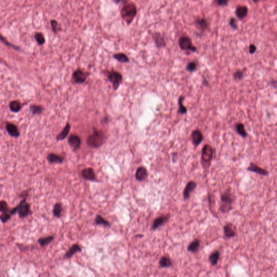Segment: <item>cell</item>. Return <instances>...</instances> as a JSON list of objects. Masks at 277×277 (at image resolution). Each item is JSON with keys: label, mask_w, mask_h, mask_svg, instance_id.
I'll return each mask as SVG.
<instances>
[{"label": "cell", "mask_w": 277, "mask_h": 277, "mask_svg": "<svg viewBox=\"0 0 277 277\" xmlns=\"http://www.w3.org/2000/svg\"><path fill=\"white\" fill-rule=\"evenodd\" d=\"M120 14L122 19L129 25L132 22L137 14V7L132 3H126L121 8Z\"/></svg>", "instance_id": "cell-1"}, {"label": "cell", "mask_w": 277, "mask_h": 277, "mask_svg": "<svg viewBox=\"0 0 277 277\" xmlns=\"http://www.w3.org/2000/svg\"><path fill=\"white\" fill-rule=\"evenodd\" d=\"M105 139L104 133L101 130H95L87 139V145L92 148H98L103 144Z\"/></svg>", "instance_id": "cell-2"}, {"label": "cell", "mask_w": 277, "mask_h": 277, "mask_svg": "<svg viewBox=\"0 0 277 277\" xmlns=\"http://www.w3.org/2000/svg\"><path fill=\"white\" fill-rule=\"evenodd\" d=\"M221 200L220 210L224 213L228 212L231 210L233 202V195L230 191H226L221 195Z\"/></svg>", "instance_id": "cell-3"}, {"label": "cell", "mask_w": 277, "mask_h": 277, "mask_svg": "<svg viewBox=\"0 0 277 277\" xmlns=\"http://www.w3.org/2000/svg\"><path fill=\"white\" fill-rule=\"evenodd\" d=\"M179 47L183 50L190 51L195 53L197 52V47L194 46L192 44V42L191 39L188 36H182L179 39Z\"/></svg>", "instance_id": "cell-4"}, {"label": "cell", "mask_w": 277, "mask_h": 277, "mask_svg": "<svg viewBox=\"0 0 277 277\" xmlns=\"http://www.w3.org/2000/svg\"><path fill=\"white\" fill-rule=\"evenodd\" d=\"M108 77L109 80L113 85V88L115 90H117L122 81L121 74L117 71L113 70L109 72Z\"/></svg>", "instance_id": "cell-5"}, {"label": "cell", "mask_w": 277, "mask_h": 277, "mask_svg": "<svg viewBox=\"0 0 277 277\" xmlns=\"http://www.w3.org/2000/svg\"><path fill=\"white\" fill-rule=\"evenodd\" d=\"M26 199H24L17 206L18 207V215L20 217H24L30 213V205L26 202Z\"/></svg>", "instance_id": "cell-6"}, {"label": "cell", "mask_w": 277, "mask_h": 277, "mask_svg": "<svg viewBox=\"0 0 277 277\" xmlns=\"http://www.w3.org/2000/svg\"><path fill=\"white\" fill-rule=\"evenodd\" d=\"M213 156V149L209 145H205L202 150L201 159L205 163H210Z\"/></svg>", "instance_id": "cell-7"}, {"label": "cell", "mask_w": 277, "mask_h": 277, "mask_svg": "<svg viewBox=\"0 0 277 277\" xmlns=\"http://www.w3.org/2000/svg\"><path fill=\"white\" fill-rule=\"evenodd\" d=\"M72 78L75 83H82L86 80L87 74L82 70L81 69H77L73 72Z\"/></svg>", "instance_id": "cell-8"}, {"label": "cell", "mask_w": 277, "mask_h": 277, "mask_svg": "<svg viewBox=\"0 0 277 277\" xmlns=\"http://www.w3.org/2000/svg\"><path fill=\"white\" fill-rule=\"evenodd\" d=\"M68 143L74 150H78L81 144L80 137L77 135L71 134L68 137Z\"/></svg>", "instance_id": "cell-9"}, {"label": "cell", "mask_w": 277, "mask_h": 277, "mask_svg": "<svg viewBox=\"0 0 277 277\" xmlns=\"http://www.w3.org/2000/svg\"><path fill=\"white\" fill-rule=\"evenodd\" d=\"M152 38L157 48H161L166 46V41L163 36L160 33H153Z\"/></svg>", "instance_id": "cell-10"}, {"label": "cell", "mask_w": 277, "mask_h": 277, "mask_svg": "<svg viewBox=\"0 0 277 277\" xmlns=\"http://www.w3.org/2000/svg\"><path fill=\"white\" fill-rule=\"evenodd\" d=\"M81 176L83 179L89 181H94L95 179V174L92 168L83 169L81 171Z\"/></svg>", "instance_id": "cell-11"}, {"label": "cell", "mask_w": 277, "mask_h": 277, "mask_svg": "<svg viewBox=\"0 0 277 277\" xmlns=\"http://www.w3.org/2000/svg\"><path fill=\"white\" fill-rule=\"evenodd\" d=\"M195 25L200 31H205L208 28V22L206 18H198L195 20Z\"/></svg>", "instance_id": "cell-12"}, {"label": "cell", "mask_w": 277, "mask_h": 277, "mask_svg": "<svg viewBox=\"0 0 277 277\" xmlns=\"http://www.w3.org/2000/svg\"><path fill=\"white\" fill-rule=\"evenodd\" d=\"M192 141L195 146H198L202 142L204 139L202 133L199 130H193L191 134Z\"/></svg>", "instance_id": "cell-13"}, {"label": "cell", "mask_w": 277, "mask_h": 277, "mask_svg": "<svg viewBox=\"0 0 277 277\" xmlns=\"http://www.w3.org/2000/svg\"><path fill=\"white\" fill-rule=\"evenodd\" d=\"M197 187V184L194 181H191L188 182L184 189L183 195L185 199L189 198L190 194L194 191Z\"/></svg>", "instance_id": "cell-14"}, {"label": "cell", "mask_w": 277, "mask_h": 277, "mask_svg": "<svg viewBox=\"0 0 277 277\" xmlns=\"http://www.w3.org/2000/svg\"><path fill=\"white\" fill-rule=\"evenodd\" d=\"M5 128L7 131L8 134L11 135V137H18L20 135V132L18 131V127L16 126L11 123H8L6 124Z\"/></svg>", "instance_id": "cell-15"}, {"label": "cell", "mask_w": 277, "mask_h": 277, "mask_svg": "<svg viewBox=\"0 0 277 277\" xmlns=\"http://www.w3.org/2000/svg\"><path fill=\"white\" fill-rule=\"evenodd\" d=\"M169 215H163V216H161L160 217L156 218L153 221L152 228L154 230L159 228L160 226L163 225V224L167 221V220H169Z\"/></svg>", "instance_id": "cell-16"}, {"label": "cell", "mask_w": 277, "mask_h": 277, "mask_svg": "<svg viewBox=\"0 0 277 277\" xmlns=\"http://www.w3.org/2000/svg\"><path fill=\"white\" fill-rule=\"evenodd\" d=\"M248 171L253 172L254 173H256L257 174H259L260 175L262 176H267L268 175V172L265 170L264 169H262L258 166H257L256 164H254L253 163H251L249 167L247 169Z\"/></svg>", "instance_id": "cell-17"}, {"label": "cell", "mask_w": 277, "mask_h": 277, "mask_svg": "<svg viewBox=\"0 0 277 277\" xmlns=\"http://www.w3.org/2000/svg\"><path fill=\"white\" fill-rule=\"evenodd\" d=\"M224 232L226 237L227 238H232L236 236V228L232 224H228L225 226L224 227Z\"/></svg>", "instance_id": "cell-18"}, {"label": "cell", "mask_w": 277, "mask_h": 277, "mask_svg": "<svg viewBox=\"0 0 277 277\" xmlns=\"http://www.w3.org/2000/svg\"><path fill=\"white\" fill-rule=\"evenodd\" d=\"M147 171L143 167H140L137 169L135 173V178L138 181H143L147 177Z\"/></svg>", "instance_id": "cell-19"}, {"label": "cell", "mask_w": 277, "mask_h": 277, "mask_svg": "<svg viewBox=\"0 0 277 277\" xmlns=\"http://www.w3.org/2000/svg\"><path fill=\"white\" fill-rule=\"evenodd\" d=\"M81 251V248L80 246H79L78 244H74L70 247V249L68 250V251L66 252V253L65 254V257L66 258H70L76 253L80 252Z\"/></svg>", "instance_id": "cell-20"}, {"label": "cell", "mask_w": 277, "mask_h": 277, "mask_svg": "<svg viewBox=\"0 0 277 277\" xmlns=\"http://www.w3.org/2000/svg\"><path fill=\"white\" fill-rule=\"evenodd\" d=\"M47 160L50 163H61L63 161V158L54 153H50L47 156Z\"/></svg>", "instance_id": "cell-21"}, {"label": "cell", "mask_w": 277, "mask_h": 277, "mask_svg": "<svg viewBox=\"0 0 277 277\" xmlns=\"http://www.w3.org/2000/svg\"><path fill=\"white\" fill-rule=\"evenodd\" d=\"M248 9L245 6H239L237 8L236 14L239 19L245 18L247 15Z\"/></svg>", "instance_id": "cell-22"}, {"label": "cell", "mask_w": 277, "mask_h": 277, "mask_svg": "<svg viewBox=\"0 0 277 277\" xmlns=\"http://www.w3.org/2000/svg\"><path fill=\"white\" fill-rule=\"evenodd\" d=\"M70 130V125L69 123L66 125V126L64 127L63 130L57 135L56 139L57 141H61V140H64L66 137H67L68 135L69 134V132Z\"/></svg>", "instance_id": "cell-23"}, {"label": "cell", "mask_w": 277, "mask_h": 277, "mask_svg": "<svg viewBox=\"0 0 277 277\" xmlns=\"http://www.w3.org/2000/svg\"><path fill=\"white\" fill-rule=\"evenodd\" d=\"M219 258H220L219 252L217 251L213 252L211 254V255L209 256V261H210V263L213 266L216 265L217 264Z\"/></svg>", "instance_id": "cell-24"}, {"label": "cell", "mask_w": 277, "mask_h": 277, "mask_svg": "<svg viewBox=\"0 0 277 277\" xmlns=\"http://www.w3.org/2000/svg\"><path fill=\"white\" fill-rule=\"evenodd\" d=\"M200 247V241L198 239H195L194 241H192L191 243H190L189 246H188L187 250L189 252H191L193 253H195L197 252Z\"/></svg>", "instance_id": "cell-25"}, {"label": "cell", "mask_w": 277, "mask_h": 277, "mask_svg": "<svg viewBox=\"0 0 277 277\" xmlns=\"http://www.w3.org/2000/svg\"><path fill=\"white\" fill-rule=\"evenodd\" d=\"M113 57L115 60L118 61L119 62L121 63H127L129 62V59L126 55L122 53H117L114 55Z\"/></svg>", "instance_id": "cell-26"}, {"label": "cell", "mask_w": 277, "mask_h": 277, "mask_svg": "<svg viewBox=\"0 0 277 277\" xmlns=\"http://www.w3.org/2000/svg\"><path fill=\"white\" fill-rule=\"evenodd\" d=\"M9 108L11 111L14 113H18L21 110V104L20 101H13L9 105Z\"/></svg>", "instance_id": "cell-27"}, {"label": "cell", "mask_w": 277, "mask_h": 277, "mask_svg": "<svg viewBox=\"0 0 277 277\" xmlns=\"http://www.w3.org/2000/svg\"><path fill=\"white\" fill-rule=\"evenodd\" d=\"M184 99H185V97L184 96H180L179 97V100H178V105H179L178 113L179 114H185L187 112V109L182 104V102L184 101Z\"/></svg>", "instance_id": "cell-28"}, {"label": "cell", "mask_w": 277, "mask_h": 277, "mask_svg": "<svg viewBox=\"0 0 277 277\" xmlns=\"http://www.w3.org/2000/svg\"><path fill=\"white\" fill-rule=\"evenodd\" d=\"M62 205L61 203H57L54 205L53 210V213L55 217L59 218L60 217V215L62 212Z\"/></svg>", "instance_id": "cell-29"}, {"label": "cell", "mask_w": 277, "mask_h": 277, "mask_svg": "<svg viewBox=\"0 0 277 277\" xmlns=\"http://www.w3.org/2000/svg\"><path fill=\"white\" fill-rule=\"evenodd\" d=\"M159 264L161 267H169L172 266V262L167 256H163L159 262Z\"/></svg>", "instance_id": "cell-30"}, {"label": "cell", "mask_w": 277, "mask_h": 277, "mask_svg": "<svg viewBox=\"0 0 277 277\" xmlns=\"http://www.w3.org/2000/svg\"><path fill=\"white\" fill-rule=\"evenodd\" d=\"M54 239L53 236H48L44 238H41L38 240V243L41 246H44L51 243V241Z\"/></svg>", "instance_id": "cell-31"}, {"label": "cell", "mask_w": 277, "mask_h": 277, "mask_svg": "<svg viewBox=\"0 0 277 277\" xmlns=\"http://www.w3.org/2000/svg\"><path fill=\"white\" fill-rule=\"evenodd\" d=\"M34 38L38 44L41 46L45 43V38L43 34L41 33H37L35 34Z\"/></svg>", "instance_id": "cell-32"}, {"label": "cell", "mask_w": 277, "mask_h": 277, "mask_svg": "<svg viewBox=\"0 0 277 277\" xmlns=\"http://www.w3.org/2000/svg\"><path fill=\"white\" fill-rule=\"evenodd\" d=\"M95 223H96L97 225H102L105 226H109V223L105 220L104 218L102 217L101 215H98L96 216V218L95 219Z\"/></svg>", "instance_id": "cell-33"}, {"label": "cell", "mask_w": 277, "mask_h": 277, "mask_svg": "<svg viewBox=\"0 0 277 277\" xmlns=\"http://www.w3.org/2000/svg\"><path fill=\"white\" fill-rule=\"evenodd\" d=\"M236 129H237V132L239 134L243 137H246L247 136V133H246V130H245L243 124H238L236 126Z\"/></svg>", "instance_id": "cell-34"}, {"label": "cell", "mask_w": 277, "mask_h": 277, "mask_svg": "<svg viewBox=\"0 0 277 277\" xmlns=\"http://www.w3.org/2000/svg\"><path fill=\"white\" fill-rule=\"evenodd\" d=\"M30 110L33 114H39L41 113L43 111V108L41 106L32 105L30 107Z\"/></svg>", "instance_id": "cell-35"}, {"label": "cell", "mask_w": 277, "mask_h": 277, "mask_svg": "<svg viewBox=\"0 0 277 277\" xmlns=\"http://www.w3.org/2000/svg\"><path fill=\"white\" fill-rule=\"evenodd\" d=\"M197 63L194 61H191L187 63L186 67V69L187 72H193L194 71L197 69Z\"/></svg>", "instance_id": "cell-36"}, {"label": "cell", "mask_w": 277, "mask_h": 277, "mask_svg": "<svg viewBox=\"0 0 277 277\" xmlns=\"http://www.w3.org/2000/svg\"><path fill=\"white\" fill-rule=\"evenodd\" d=\"M9 211V210L7 212L2 213L1 215V220L3 223H6L11 218V214Z\"/></svg>", "instance_id": "cell-37"}, {"label": "cell", "mask_w": 277, "mask_h": 277, "mask_svg": "<svg viewBox=\"0 0 277 277\" xmlns=\"http://www.w3.org/2000/svg\"><path fill=\"white\" fill-rule=\"evenodd\" d=\"M1 41L4 44H5L6 46H9V47H11V48H13L14 49L17 50H20V48H19L18 47H17V46H16L15 45L11 44L10 42H9L6 40V39H5V37H3L2 35L1 36Z\"/></svg>", "instance_id": "cell-38"}, {"label": "cell", "mask_w": 277, "mask_h": 277, "mask_svg": "<svg viewBox=\"0 0 277 277\" xmlns=\"http://www.w3.org/2000/svg\"><path fill=\"white\" fill-rule=\"evenodd\" d=\"M9 211L7 203L4 200H2L0 202V211L1 212H5Z\"/></svg>", "instance_id": "cell-39"}, {"label": "cell", "mask_w": 277, "mask_h": 277, "mask_svg": "<svg viewBox=\"0 0 277 277\" xmlns=\"http://www.w3.org/2000/svg\"><path fill=\"white\" fill-rule=\"evenodd\" d=\"M50 24L52 27V30L54 33H57V28H58V22L56 20H52L50 21Z\"/></svg>", "instance_id": "cell-40"}, {"label": "cell", "mask_w": 277, "mask_h": 277, "mask_svg": "<svg viewBox=\"0 0 277 277\" xmlns=\"http://www.w3.org/2000/svg\"><path fill=\"white\" fill-rule=\"evenodd\" d=\"M243 76V70H239L237 71L234 74V78L236 80H240Z\"/></svg>", "instance_id": "cell-41"}, {"label": "cell", "mask_w": 277, "mask_h": 277, "mask_svg": "<svg viewBox=\"0 0 277 277\" xmlns=\"http://www.w3.org/2000/svg\"><path fill=\"white\" fill-rule=\"evenodd\" d=\"M217 5L219 6H226L228 5L229 0H215Z\"/></svg>", "instance_id": "cell-42"}, {"label": "cell", "mask_w": 277, "mask_h": 277, "mask_svg": "<svg viewBox=\"0 0 277 277\" xmlns=\"http://www.w3.org/2000/svg\"><path fill=\"white\" fill-rule=\"evenodd\" d=\"M230 27L234 29H237L238 28L237 21H236L235 18H230Z\"/></svg>", "instance_id": "cell-43"}, {"label": "cell", "mask_w": 277, "mask_h": 277, "mask_svg": "<svg viewBox=\"0 0 277 277\" xmlns=\"http://www.w3.org/2000/svg\"><path fill=\"white\" fill-rule=\"evenodd\" d=\"M256 47L254 44H251L249 48V51L251 54H253L256 51Z\"/></svg>", "instance_id": "cell-44"}, {"label": "cell", "mask_w": 277, "mask_h": 277, "mask_svg": "<svg viewBox=\"0 0 277 277\" xmlns=\"http://www.w3.org/2000/svg\"><path fill=\"white\" fill-rule=\"evenodd\" d=\"M114 1L116 4H119L121 2H126V1H124V0H114Z\"/></svg>", "instance_id": "cell-45"}, {"label": "cell", "mask_w": 277, "mask_h": 277, "mask_svg": "<svg viewBox=\"0 0 277 277\" xmlns=\"http://www.w3.org/2000/svg\"><path fill=\"white\" fill-rule=\"evenodd\" d=\"M258 1H259V0H253L254 2H258Z\"/></svg>", "instance_id": "cell-46"}]
</instances>
